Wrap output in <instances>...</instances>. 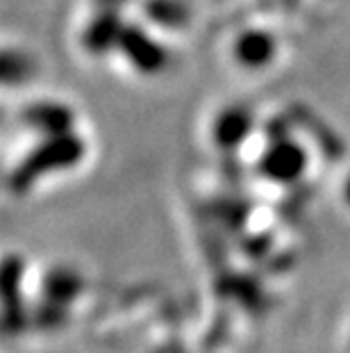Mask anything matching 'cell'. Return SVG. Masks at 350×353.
Wrapping results in <instances>:
<instances>
[{
    "label": "cell",
    "mask_w": 350,
    "mask_h": 353,
    "mask_svg": "<svg viewBox=\"0 0 350 353\" xmlns=\"http://www.w3.org/2000/svg\"><path fill=\"white\" fill-rule=\"evenodd\" d=\"M123 3H128V0H96L98 10H121Z\"/></svg>",
    "instance_id": "10"
},
{
    "label": "cell",
    "mask_w": 350,
    "mask_h": 353,
    "mask_svg": "<svg viewBox=\"0 0 350 353\" xmlns=\"http://www.w3.org/2000/svg\"><path fill=\"white\" fill-rule=\"evenodd\" d=\"M118 50L139 73H146V76H155L166 66V50L137 23H125Z\"/></svg>",
    "instance_id": "3"
},
{
    "label": "cell",
    "mask_w": 350,
    "mask_h": 353,
    "mask_svg": "<svg viewBox=\"0 0 350 353\" xmlns=\"http://www.w3.org/2000/svg\"><path fill=\"white\" fill-rule=\"evenodd\" d=\"M234 55L248 69H259V66H266L273 59L275 39L271 34H266L264 30H248L237 39Z\"/></svg>",
    "instance_id": "7"
},
{
    "label": "cell",
    "mask_w": 350,
    "mask_h": 353,
    "mask_svg": "<svg viewBox=\"0 0 350 353\" xmlns=\"http://www.w3.org/2000/svg\"><path fill=\"white\" fill-rule=\"evenodd\" d=\"M344 194H346V201L350 203V178H348V183H346V187H344Z\"/></svg>",
    "instance_id": "11"
},
{
    "label": "cell",
    "mask_w": 350,
    "mask_h": 353,
    "mask_svg": "<svg viewBox=\"0 0 350 353\" xmlns=\"http://www.w3.org/2000/svg\"><path fill=\"white\" fill-rule=\"evenodd\" d=\"M23 123L32 128L34 132H41L43 137H59V134H69L73 121V112L64 103L53 101H36L30 103L23 110Z\"/></svg>",
    "instance_id": "4"
},
{
    "label": "cell",
    "mask_w": 350,
    "mask_h": 353,
    "mask_svg": "<svg viewBox=\"0 0 350 353\" xmlns=\"http://www.w3.org/2000/svg\"><path fill=\"white\" fill-rule=\"evenodd\" d=\"M125 23L118 10H98L96 19L87 26L82 34V46L91 55H105L111 48H118Z\"/></svg>",
    "instance_id": "5"
},
{
    "label": "cell",
    "mask_w": 350,
    "mask_h": 353,
    "mask_svg": "<svg viewBox=\"0 0 350 353\" xmlns=\"http://www.w3.org/2000/svg\"><path fill=\"white\" fill-rule=\"evenodd\" d=\"M146 17L162 28H182L189 21V7L182 0H148Z\"/></svg>",
    "instance_id": "8"
},
{
    "label": "cell",
    "mask_w": 350,
    "mask_h": 353,
    "mask_svg": "<svg viewBox=\"0 0 350 353\" xmlns=\"http://www.w3.org/2000/svg\"><path fill=\"white\" fill-rule=\"evenodd\" d=\"M85 155V144L78 134H59V137H46L43 144H39L34 151L25 155V160L12 171L10 176V190L14 194H23L32 187L36 180L53 171L69 169L78 164Z\"/></svg>",
    "instance_id": "1"
},
{
    "label": "cell",
    "mask_w": 350,
    "mask_h": 353,
    "mask_svg": "<svg viewBox=\"0 0 350 353\" xmlns=\"http://www.w3.org/2000/svg\"><path fill=\"white\" fill-rule=\"evenodd\" d=\"M252 130V112L245 105L223 110L214 121V144L223 151H234Z\"/></svg>",
    "instance_id": "6"
},
{
    "label": "cell",
    "mask_w": 350,
    "mask_h": 353,
    "mask_svg": "<svg viewBox=\"0 0 350 353\" xmlns=\"http://www.w3.org/2000/svg\"><path fill=\"white\" fill-rule=\"evenodd\" d=\"M30 73H32V62L21 55V52L7 50L3 57V80L7 85H14V82H23Z\"/></svg>",
    "instance_id": "9"
},
{
    "label": "cell",
    "mask_w": 350,
    "mask_h": 353,
    "mask_svg": "<svg viewBox=\"0 0 350 353\" xmlns=\"http://www.w3.org/2000/svg\"><path fill=\"white\" fill-rule=\"evenodd\" d=\"M307 169V153L292 137L269 141L266 151L259 157V174L280 185H294Z\"/></svg>",
    "instance_id": "2"
}]
</instances>
